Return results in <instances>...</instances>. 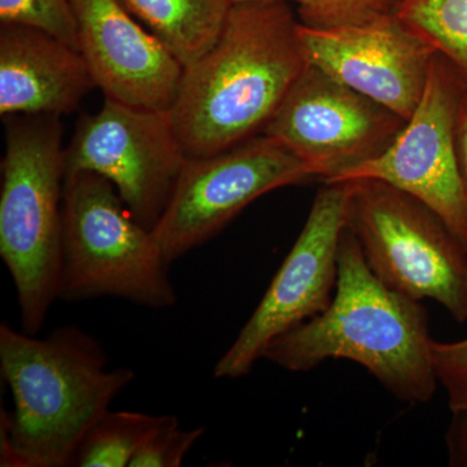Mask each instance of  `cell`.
<instances>
[{
	"instance_id": "6da1fadb",
	"label": "cell",
	"mask_w": 467,
	"mask_h": 467,
	"mask_svg": "<svg viewBox=\"0 0 467 467\" xmlns=\"http://www.w3.org/2000/svg\"><path fill=\"white\" fill-rule=\"evenodd\" d=\"M299 24L285 0L232 5L213 47L184 67L169 109L187 159L263 134L306 66Z\"/></svg>"
},
{
	"instance_id": "7a4b0ae2",
	"label": "cell",
	"mask_w": 467,
	"mask_h": 467,
	"mask_svg": "<svg viewBox=\"0 0 467 467\" xmlns=\"http://www.w3.org/2000/svg\"><path fill=\"white\" fill-rule=\"evenodd\" d=\"M335 288L324 312L275 337L263 358L294 373L326 359H350L398 400H431L439 380L427 310L374 275L348 225L340 236Z\"/></svg>"
},
{
	"instance_id": "3957f363",
	"label": "cell",
	"mask_w": 467,
	"mask_h": 467,
	"mask_svg": "<svg viewBox=\"0 0 467 467\" xmlns=\"http://www.w3.org/2000/svg\"><path fill=\"white\" fill-rule=\"evenodd\" d=\"M0 370L14 398L2 413L0 465L67 467L88 430L122 389L131 368H107L97 339L75 326L48 337L0 325Z\"/></svg>"
},
{
	"instance_id": "277c9868",
	"label": "cell",
	"mask_w": 467,
	"mask_h": 467,
	"mask_svg": "<svg viewBox=\"0 0 467 467\" xmlns=\"http://www.w3.org/2000/svg\"><path fill=\"white\" fill-rule=\"evenodd\" d=\"M66 149L57 116L5 117L0 257L14 279L21 330L41 331L63 266Z\"/></svg>"
},
{
	"instance_id": "5b68a950",
	"label": "cell",
	"mask_w": 467,
	"mask_h": 467,
	"mask_svg": "<svg viewBox=\"0 0 467 467\" xmlns=\"http://www.w3.org/2000/svg\"><path fill=\"white\" fill-rule=\"evenodd\" d=\"M63 223L58 299L109 296L153 309L175 306L171 264L109 180L92 171L66 174Z\"/></svg>"
},
{
	"instance_id": "8992f818",
	"label": "cell",
	"mask_w": 467,
	"mask_h": 467,
	"mask_svg": "<svg viewBox=\"0 0 467 467\" xmlns=\"http://www.w3.org/2000/svg\"><path fill=\"white\" fill-rule=\"evenodd\" d=\"M348 225L387 287L467 321V251L423 202L377 180L349 181Z\"/></svg>"
},
{
	"instance_id": "52a82bcc",
	"label": "cell",
	"mask_w": 467,
	"mask_h": 467,
	"mask_svg": "<svg viewBox=\"0 0 467 467\" xmlns=\"http://www.w3.org/2000/svg\"><path fill=\"white\" fill-rule=\"evenodd\" d=\"M312 177L303 160L265 134L216 155L187 159L150 232L171 264L211 241L260 196Z\"/></svg>"
},
{
	"instance_id": "ba28073f",
	"label": "cell",
	"mask_w": 467,
	"mask_h": 467,
	"mask_svg": "<svg viewBox=\"0 0 467 467\" xmlns=\"http://www.w3.org/2000/svg\"><path fill=\"white\" fill-rule=\"evenodd\" d=\"M466 88L438 52L422 99L389 149L325 183L382 181L431 209L467 251V192L456 142L457 113Z\"/></svg>"
},
{
	"instance_id": "9c48e42d",
	"label": "cell",
	"mask_w": 467,
	"mask_h": 467,
	"mask_svg": "<svg viewBox=\"0 0 467 467\" xmlns=\"http://www.w3.org/2000/svg\"><path fill=\"white\" fill-rule=\"evenodd\" d=\"M171 113L106 98L77 124L66 149V174L92 171L116 187L131 216L152 230L186 162Z\"/></svg>"
},
{
	"instance_id": "30bf717a",
	"label": "cell",
	"mask_w": 467,
	"mask_h": 467,
	"mask_svg": "<svg viewBox=\"0 0 467 467\" xmlns=\"http://www.w3.org/2000/svg\"><path fill=\"white\" fill-rule=\"evenodd\" d=\"M349 195V181L325 183L319 190L299 238L259 306L214 365L217 379L247 376L275 337L330 306L340 236L348 223Z\"/></svg>"
},
{
	"instance_id": "8fae6325",
	"label": "cell",
	"mask_w": 467,
	"mask_h": 467,
	"mask_svg": "<svg viewBox=\"0 0 467 467\" xmlns=\"http://www.w3.org/2000/svg\"><path fill=\"white\" fill-rule=\"evenodd\" d=\"M405 119L306 63L263 134L325 182L389 149Z\"/></svg>"
},
{
	"instance_id": "7c38bea8",
	"label": "cell",
	"mask_w": 467,
	"mask_h": 467,
	"mask_svg": "<svg viewBox=\"0 0 467 467\" xmlns=\"http://www.w3.org/2000/svg\"><path fill=\"white\" fill-rule=\"evenodd\" d=\"M304 57L340 84L408 121L425 92L438 51L396 14L362 26L316 29L299 24Z\"/></svg>"
},
{
	"instance_id": "4fadbf2b",
	"label": "cell",
	"mask_w": 467,
	"mask_h": 467,
	"mask_svg": "<svg viewBox=\"0 0 467 467\" xmlns=\"http://www.w3.org/2000/svg\"><path fill=\"white\" fill-rule=\"evenodd\" d=\"M79 52L104 97L169 110L184 67L119 0H72Z\"/></svg>"
},
{
	"instance_id": "5bb4252c",
	"label": "cell",
	"mask_w": 467,
	"mask_h": 467,
	"mask_svg": "<svg viewBox=\"0 0 467 467\" xmlns=\"http://www.w3.org/2000/svg\"><path fill=\"white\" fill-rule=\"evenodd\" d=\"M92 88L79 50L38 27L0 24V115H67Z\"/></svg>"
},
{
	"instance_id": "9a60e30c",
	"label": "cell",
	"mask_w": 467,
	"mask_h": 467,
	"mask_svg": "<svg viewBox=\"0 0 467 467\" xmlns=\"http://www.w3.org/2000/svg\"><path fill=\"white\" fill-rule=\"evenodd\" d=\"M183 67L195 63L221 36L229 0H119Z\"/></svg>"
},
{
	"instance_id": "2e32d148",
	"label": "cell",
	"mask_w": 467,
	"mask_h": 467,
	"mask_svg": "<svg viewBox=\"0 0 467 467\" xmlns=\"http://www.w3.org/2000/svg\"><path fill=\"white\" fill-rule=\"evenodd\" d=\"M171 416H153L140 411L107 410L88 430L72 466L126 467Z\"/></svg>"
},
{
	"instance_id": "e0dca14e",
	"label": "cell",
	"mask_w": 467,
	"mask_h": 467,
	"mask_svg": "<svg viewBox=\"0 0 467 467\" xmlns=\"http://www.w3.org/2000/svg\"><path fill=\"white\" fill-rule=\"evenodd\" d=\"M396 15L431 43L467 84V0H402Z\"/></svg>"
},
{
	"instance_id": "ac0fdd59",
	"label": "cell",
	"mask_w": 467,
	"mask_h": 467,
	"mask_svg": "<svg viewBox=\"0 0 467 467\" xmlns=\"http://www.w3.org/2000/svg\"><path fill=\"white\" fill-rule=\"evenodd\" d=\"M402 0H296L303 26L316 29L362 26L396 14Z\"/></svg>"
},
{
	"instance_id": "d6986e66",
	"label": "cell",
	"mask_w": 467,
	"mask_h": 467,
	"mask_svg": "<svg viewBox=\"0 0 467 467\" xmlns=\"http://www.w3.org/2000/svg\"><path fill=\"white\" fill-rule=\"evenodd\" d=\"M0 23L38 27L79 50L72 0H0Z\"/></svg>"
},
{
	"instance_id": "ffe728a7",
	"label": "cell",
	"mask_w": 467,
	"mask_h": 467,
	"mask_svg": "<svg viewBox=\"0 0 467 467\" xmlns=\"http://www.w3.org/2000/svg\"><path fill=\"white\" fill-rule=\"evenodd\" d=\"M204 432V427L181 429L177 417L171 416L144 442L129 467H180Z\"/></svg>"
},
{
	"instance_id": "44dd1931",
	"label": "cell",
	"mask_w": 467,
	"mask_h": 467,
	"mask_svg": "<svg viewBox=\"0 0 467 467\" xmlns=\"http://www.w3.org/2000/svg\"><path fill=\"white\" fill-rule=\"evenodd\" d=\"M439 383L448 393L451 413L467 416V337L459 342H432Z\"/></svg>"
},
{
	"instance_id": "7402d4cb",
	"label": "cell",
	"mask_w": 467,
	"mask_h": 467,
	"mask_svg": "<svg viewBox=\"0 0 467 467\" xmlns=\"http://www.w3.org/2000/svg\"><path fill=\"white\" fill-rule=\"evenodd\" d=\"M447 434L448 454L451 466H467V416L453 414Z\"/></svg>"
},
{
	"instance_id": "603a6c76",
	"label": "cell",
	"mask_w": 467,
	"mask_h": 467,
	"mask_svg": "<svg viewBox=\"0 0 467 467\" xmlns=\"http://www.w3.org/2000/svg\"><path fill=\"white\" fill-rule=\"evenodd\" d=\"M457 155L461 174L467 192V88L461 98L456 124Z\"/></svg>"
},
{
	"instance_id": "cb8c5ba5",
	"label": "cell",
	"mask_w": 467,
	"mask_h": 467,
	"mask_svg": "<svg viewBox=\"0 0 467 467\" xmlns=\"http://www.w3.org/2000/svg\"><path fill=\"white\" fill-rule=\"evenodd\" d=\"M232 5H241V3L264 2V0H229ZM285 2L296 3V0H285Z\"/></svg>"
}]
</instances>
